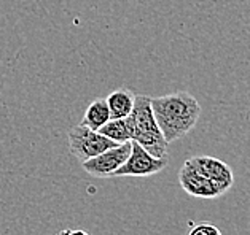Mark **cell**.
Instances as JSON below:
<instances>
[{
  "label": "cell",
  "mask_w": 250,
  "mask_h": 235,
  "mask_svg": "<svg viewBox=\"0 0 250 235\" xmlns=\"http://www.w3.org/2000/svg\"><path fill=\"white\" fill-rule=\"evenodd\" d=\"M158 127L161 129L164 140L175 142L188 134L196 126L201 107L198 100L188 92L167 94L163 97L150 99Z\"/></svg>",
  "instance_id": "1"
},
{
  "label": "cell",
  "mask_w": 250,
  "mask_h": 235,
  "mask_svg": "<svg viewBox=\"0 0 250 235\" xmlns=\"http://www.w3.org/2000/svg\"><path fill=\"white\" fill-rule=\"evenodd\" d=\"M129 118L132 126V140L139 143L153 158H167V142L164 140L163 132L158 127L150 97L136 95Z\"/></svg>",
  "instance_id": "2"
},
{
  "label": "cell",
  "mask_w": 250,
  "mask_h": 235,
  "mask_svg": "<svg viewBox=\"0 0 250 235\" xmlns=\"http://www.w3.org/2000/svg\"><path fill=\"white\" fill-rule=\"evenodd\" d=\"M118 145L120 143L83 124H78L69 130V149L80 162L88 161L107 149L118 146Z\"/></svg>",
  "instance_id": "3"
},
{
  "label": "cell",
  "mask_w": 250,
  "mask_h": 235,
  "mask_svg": "<svg viewBox=\"0 0 250 235\" xmlns=\"http://www.w3.org/2000/svg\"><path fill=\"white\" fill-rule=\"evenodd\" d=\"M167 167V158H153L150 153L140 146L139 143L131 140V154L125 164L113 172L112 177H147L161 172Z\"/></svg>",
  "instance_id": "4"
},
{
  "label": "cell",
  "mask_w": 250,
  "mask_h": 235,
  "mask_svg": "<svg viewBox=\"0 0 250 235\" xmlns=\"http://www.w3.org/2000/svg\"><path fill=\"white\" fill-rule=\"evenodd\" d=\"M131 154V140L120 143L118 146L107 149L101 154L94 156L88 161L82 162L84 172L93 175L97 178H108L112 177L113 172L125 164V161Z\"/></svg>",
  "instance_id": "5"
},
{
  "label": "cell",
  "mask_w": 250,
  "mask_h": 235,
  "mask_svg": "<svg viewBox=\"0 0 250 235\" xmlns=\"http://www.w3.org/2000/svg\"><path fill=\"white\" fill-rule=\"evenodd\" d=\"M179 180H180L182 188H184L190 196H194V197L210 199V197L222 196L225 192L222 186L210 181V180L206 178L204 175H201L188 161L184 164V167L180 168Z\"/></svg>",
  "instance_id": "6"
},
{
  "label": "cell",
  "mask_w": 250,
  "mask_h": 235,
  "mask_svg": "<svg viewBox=\"0 0 250 235\" xmlns=\"http://www.w3.org/2000/svg\"><path fill=\"white\" fill-rule=\"evenodd\" d=\"M188 162L201 175H204L206 178H209L210 181L217 183L218 186H222L225 191L233 184V172L225 162L210 158V156H196V158L188 159Z\"/></svg>",
  "instance_id": "7"
},
{
  "label": "cell",
  "mask_w": 250,
  "mask_h": 235,
  "mask_svg": "<svg viewBox=\"0 0 250 235\" xmlns=\"http://www.w3.org/2000/svg\"><path fill=\"white\" fill-rule=\"evenodd\" d=\"M134 100H136V95L126 88H120L112 91L105 99L108 111H110V119L129 116L134 108Z\"/></svg>",
  "instance_id": "8"
},
{
  "label": "cell",
  "mask_w": 250,
  "mask_h": 235,
  "mask_svg": "<svg viewBox=\"0 0 250 235\" xmlns=\"http://www.w3.org/2000/svg\"><path fill=\"white\" fill-rule=\"evenodd\" d=\"M108 121H110V111H108L105 99H96L91 102L86 111H84L82 124L93 130H99Z\"/></svg>",
  "instance_id": "9"
},
{
  "label": "cell",
  "mask_w": 250,
  "mask_h": 235,
  "mask_svg": "<svg viewBox=\"0 0 250 235\" xmlns=\"http://www.w3.org/2000/svg\"><path fill=\"white\" fill-rule=\"evenodd\" d=\"M99 134L105 135L110 140L117 143H125L132 140V126H131V118H118V119H110L107 124H104L102 127L97 130Z\"/></svg>",
  "instance_id": "10"
},
{
  "label": "cell",
  "mask_w": 250,
  "mask_h": 235,
  "mask_svg": "<svg viewBox=\"0 0 250 235\" xmlns=\"http://www.w3.org/2000/svg\"><path fill=\"white\" fill-rule=\"evenodd\" d=\"M188 235H222V234L212 224H199L196 227H193Z\"/></svg>",
  "instance_id": "11"
},
{
  "label": "cell",
  "mask_w": 250,
  "mask_h": 235,
  "mask_svg": "<svg viewBox=\"0 0 250 235\" xmlns=\"http://www.w3.org/2000/svg\"><path fill=\"white\" fill-rule=\"evenodd\" d=\"M70 235H88L84 231H72V234Z\"/></svg>",
  "instance_id": "12"
},
{
  "label": "cell",
  "mask_w": 250,
  "mask_h": 235,
  "mask_svg": "<svg viewBox=\"0 0 250 235\" xmlns=\"http://www.w3.org/2000/svg\"><path fill=\"white\" fill-rule=\"evenodd\" d=\"M72 234V231H62V232H59L58 235H70Z\"/></svg>",
  "instance_id": "13"
}]
</instances>
